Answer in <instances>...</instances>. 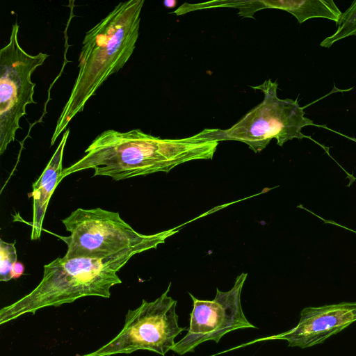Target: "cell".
<instances>
[{
	"instance_id": "6da1fadb",
	"label": "cell",
	"mask_w": 356,
	"mask_h": 356,
	"mask_svg": "<svg viewBox=\"0 0 356 356\" xmlns=\"http://www.w3.org/2000/svg\"><path fill=\"white\" fill-rule=\"evenodd\" d=\"M219 129H204L184 138L154 136L134 129L121 132L108 129L99 134L85 150V155L63 168L59 179L93 169L94 176L115 181L165 172L186 162L211 159L219 144Z\"/></svg>"
},
{
	"instance_id": "7a4b0ae2",
	"label": "cell",
	"mask_w": 356,
	"mask_h": 356,
	"mask_svg": "<svg viewBox=\"0 0 356 356\" xmlns=\"http://www.w3.org/2000/svg\"><path fill=\"white\" fill-rule=\"evenodd\" d=\"M144 0L120 2L86 33L79 57V72L70 97L57 120L53 145L69 122L83 111L108 78L122 69L136 47Z\"/></svg>"
},
{
	"instance_id": "3957f363",
	"label": "cell",
	"mask_w": 356,
	"mask_h": 356,
	"mask_svg": "<svg viewBox=\"0 0 356 356\" xmlns=\"http://www.w3.org/2000/svg\"><path fill=\"white\" fill-rule=\"evenodd\" d=\"M146 250L147 248H135L105 259H55L44 266L42 278L33 290L1 309L0 324L86 296L109 298L111 287L122 283L118 272L133 256Z\"/></svg>"
},
{
	"instance_id": "277c9868",
	"label": "cell",
	"mask_w": 356,
	"mask_h": 356,
	"mask_svg": "<svg viewBox=\"0 0 356 356\" xmlns=\"http://www.w3.org/2000/svg\"><path fill=\"white\" fill-rule=\"evenodd\" d=\"M68 236H58L67 245V259H105L122 251L138 247L148 250L165 243L178 232L175 228L154 234L136 232L118 212L101 208H78L62 220Z\"/></svg>"
},
{
	"instance_id": "5b68a950",
	"label": "cell",
	"mask_w": 356,
	"mask_h": 356,
	"mask_svg": "<svg viewBox=\"0 0 356 356\" xmlns=\"http://www.w3.org/2000/svg\"><path fill=\"white\" fill-rule=\"evenodd\" d=\"M277 82L269 79L252 87L263 92L264 100L232 127L219 129V141L243 142L257 153L273 138L282 146L288 140L306 137L301 130L313 124V121L305 116L303 108L296 101L280 99L277 95Z\"/></svg>"
},
{
	"instance_id": "8992f818",
	"label": "cell",
	"mask_w": 356,
	"mask_h": 356,
	"mask_svg": "<svg viewBox=\"0 0 356 356\" xmlns=\"http://www.w3.org/2000/svg\"><path fill=\"white\" fill-rule=\"evenodd\" d=\"M170 286L171 283L155 300H143L138 307L129 309L121 331L106 344L82 356H111L139 350L165 356L175 346L177 336L187 330L178 324L177 301L168 296Z\"/></svg>"
},
{
	"instance_id": "52a82bcc",
	"label": "cell",
	"mask_w": 356,
	"mask_h": 356,
	"mask_svg": "<svg viewBox=\"0 0 356 356\" xmlns=\"http://www.w3.org/2000/svg\"><path fill=\"white\" fill-rule=\"evenodd\" d=\"M19 26L16 21L8 43L0 49V154L15 140L22 129L20 119L26 115V106L33 99L35 83L31 76L49 57L48 54H28L18 40Z\"/></svg>"
},
{
	"instance_id": "ba28073f",
	"label": "cell",
	"mask_w": 356,
	"mask_h": 356,
	"mask_svg": "<svg viewBox=\"0 0 356 356\" xmlns=\"http://www.w3.org/2000/svg\"><path fill=\"white\" fill-rule=\"evenodd\" d=\"M247 273H241L228 291L216 289L213 300H199L189 293L193 302L187 334L175 343L171 350L183 355L193 352L202 343H218L227 333L239 329L255 328L246 318L241 307V294Z\"/></svg>"
},
{
	"instance_id": "9c48e42d",
	"label": "cell",
	"mask_w": 356,
	"mask_h": 356,
	"mask_svg": "<svg viewBox=\"0 0 356 356\" xmlns=\"http://www.w3.org/2000/svg\"><path fill=\"white\" fill-rule=\"evenodd\" d=\"M356 321V302L307 307L296 326L283 333L260 339H282L290 347L305 348L323 343Z\"/></svg>"
},
{
	"instance_id": "30bf717a",
	"label": "cell",
	"mask_w": 356,
	"mask_h": 356,
	"mask_svg": "<svg viewBox=\"0 0 356 356\" xmlns=\"http://www.w3.org/2000/svg\"><path fill=\"white\" fill-rule=\"evenodd\" d=\"M67 129L63 134L55 152L40 177L33 184V220L31 222V240L40 238L42 223L50 198L60 183L63 171L64 149L70 134Z\"/></svg>"
},
{
	"instance_id": "8fae6325",
	"label": "cell",
	"mask_w": 356,
	"mask_h": 356,
	"mask_svg": "<svg viewBox=\"0 0 356 356\" xmlns=\"http://www.w3.org/2000/svg\"><path fill=\"white\" fill-rule=\"evenodd\" d=\"M265 8H277L291 13L302 24L314 17L339 21L341 12L332 0L263 1Z\"/></svg>"
},
{
	"instance_id": "7c38bea8",
	"label": "cell",
	"mask_w": 356,
	"mask_h": 356,
	"mask_svg": "<svg viewBox=\"0 0 356 356\" xmlns=\"http://www.w3.org/2000/svg\"><path fill=\"white\" fill-rule=\"evenodd\" d=\"M336 24L337 31L321 42V47L329 48L340 40L356 35V1H354L350 6L341 13Z\"/></svg>"
},
{
	"instance_id": "4fadbf2b",
	"label": "cell",
	"mask_w": 356,
	"mask_h": 356,
	"mask_svg": "<svg viewBox=\"0 0 356 356\" xmlns=\"http://www.w3.org/2000/svg\"><path fill=\"white\" fill-rule=\"evenodd\" d=\"M17 254L15 243H8L0 239V281L8 282L12 279L11 271L17 261Z\"/></svg>"
},
{
	"instance_id": "5bb4252c",
	"label": "cell",
	"mask_w": 356,
	"mask_h": 356,
	"mask_svg": "<svg viewBox=\"0 0 356 356\" xmlns=\"http://www.w3.org/2000/svg\"><path fill=\"white\" fill-rule=\"evenodd\" d=\"M24 271V266L22 263L19 261H17L13 268L11 271V277L12 279H17L19 277Z\"/></svg>"
},
{
	"instance_id": "9a60e30c",
	"label": "cell",
	"mask_w": 356,
	"mask_h": 356,
	"mask_svg": "<svg viewBox=\"0 0 356 356\" xmlns=\"http://www.w3.org/2000/svg\"><path fill=\"white\" fill-rule=\"evenodd\" d=\"M163 4L168 8H173L177 4V1L175 0H165L163 1Z\"/></svg>"
}]
</instances>
